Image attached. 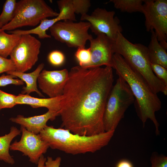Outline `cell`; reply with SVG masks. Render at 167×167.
I'll return each instance as SVG.
<instances>
[{"label": "cell", "instance_id": "cell-1", "mask_svg": "<svg viewBox=\"0 0 167 167\" xmlns=\"http://www.w3.org/2000/svg\"><path fill=\"white\" fill-rule=\"evenodd\" d=\"M113 81L110 67L71 68L62 96L61 128L84 136L105 132L103 115Z\"/></svg>", "mask_w": 167, "mask_h": 167}, {"label": "cell", "instance_id": "cell-2", "mask_svg": "<svg viewBox=\"0 0 167 167\" xmlns=\"http://www.w3.org/2000/svg\"><path fill=\"white\" fill-rule=\"evenodd\" d=\"M112 67L129 86L135 99L137 113L143 126L148 120H150L155 126L156 134L159 135V124L155 113L161 108V103L157 94L152 91L142 76L119 54H113Z\"/></svg>", "mask_w": 167, "mask_h": 167}, {"label": "cell", "instance_id": "cell-3", "mask_svg": "<svg viewBox=\"0 0 167 167\" xmlns=\"http://www.w3.org/2000/svg\"><path fill=\"white\" fill-rule=\"evenodd\" d=\"M115 131L92 136L74 134L62 128L47 125L39 134L49 147L66 153L76 155L94 153L107 146Z\"/></svg>", "mask_w": 167, "mask_h": 167}, {"label": "cell", "instance_id": "cell-4", "mask_svg": "<svg viewBox=\"0 0 167 167\" xmlns=\"http://www.w3.org/2000/svg\"><path fill=\"white\" fill-rule=\"evenodd\" d=\"M114 54L121 55L129 65L141 75L156 94L167 95V87L156 76L151 67L147 47L140 43L133 44L119 33L113 41Z\"/></svg>", "mask_w": 167, "mask_h": 167}, {"label": "cell", "instance_id": "cell-5", "mask_svg": "<svg viewBox=\"0 0 167 167\" xmlns=\"http://www.w3.org/2000/svg\"><path fill=\"white\" fill-rule=\"evenodd\" d=\"M135 100L128 84L118 76L109 93L105 107L103 121L105 132L115 131L126 110Z\"/></svg>", "mask_w": 167, "mask_h": 167}, {"label": "cell", "instance_id": "cell-6", "mask_svg": "<svg viewBox=\"0 0 167 167\" xmlns=\"http://www.w3.org/2000/svg\"><path fill=\"white\" fill-rule=\"evenodd\" d=\"M54 11L43 0H21L17 2L15 16L0 31H13L24 26H35L48 17H56Z\"/></svg>", "mask_w": 167, "mask_h": 167}, {"label": "cell", "instance_id": "cell-7", "mask_svg": "<svg viewBox=\"0 0 167 167\" xmlns=\"http://www.w3.org/2000/svg\"><path fill=\"white\" fill-rule=\"evenodd\" d=\"M90 25L87 21L64 20L56 22L49 29L51 36L55 40L68 47L85 48L87 41L93 38L88 32Z\"/></svg>", "mask_w": 167, "mask_h": 167}, {"label": "cell", "instance_id": "cell-8", "mask_svg": "<svg viewBox=\"0 0 167 167\" xmlns=\"http://www.w3.org/2000/svg\"><path fill=\"white\" fill-rule=\"evenodd\" d=\"M142 13L148 32L153 30L161 45L167 49V0H145Z\"/></svg>", "mask_w": 167, "mask_h": 167}, {"label": "cell", "instance_id": "cell-9", "mask_svg": "<svg viewBox=\"0 0 167 167\" xmlns=\"http://www.w3.org/2000/svg\"><path fill=\"white\" fill-rule=\"evenodd\" d=\"M41 46V42L31 34L21 35L10 55L15 71L24 72L31 69L38 60Z\"/></svg>", "mask_w": 167, "mask_h": 167}, {"label": "cell", "instance_id": "cell-10", "mask_svg": "<svg viewBox=\"0 0 167 167\" xmlns=\"http://www.w3.org/2000/svg\"><path fill=\"white\" fill-rule=\"evenodd\" d=\"M115 14L114 11L98 7L90 15L87 14L81 15L80 20L89 22L90 28L96 35L103 33L114 41L118 34L122 31L120 21L117 16H115Z\"/></svg>", "mask_w": 167, "mask_h": 167}, {"label": "cell", "instance_id": "cell-11", "mask_svg": "<svg viewBox=\"0 0 167 167\" xmlns=\"http://www.w3.org/2000/svg\"><path fill=\"white\" fill-rule=\"evenodd\" d=\"M22 133L20 139L15 141L10 146L12 151H19L28 156L29 161L37 164L40 157L45 153L49 148L48 144L43 140L39 134H36L20 127Z\"/></svg>", "mask_w": 167, "mask_h": 167}, {"label": "cell", "instance_id": "cell-12", "mask_svg": "<svg viewBox=\"0 0 167 167\" xmlns=\"http://www.w3.org/2000/svg\"><path fill=\"white\" fill-rule=\"evenodd\" d=\"M91 60L85 68L99 67L105 65L112 67L113 41L105 34L100 33L90 41Z\"/></svg>", "mask_w": 167, "mask_h": 167}, {"label": "cell", "instance_id": "cell-13", "mask_svg": "<svg viewBox=\"0 0 167 167\" xmlns=\"http://www.w3.org/2000/svg\"><path fill=\"white\" fill-rule=\"evenodd\" d=\"M69 77L66 69L59 70H42L37 79L39 88L49 98L62 95Z\"/></svg>", "mask_w": 167, "mask_h": 167}, {"label": "cell", "instance_id": "cell-14", "mask_svg": "<svg viewBox=\"0 0 167 167\" xmlns=\"http://www.w3.org/2000/svg\"><path fill=\"white\" fill-rule=\"evenodd\" d=\"M58 116H59V112L48 110L42 115L29 117L19 115L10 118V120L19 124L28 131L37 135L47 125V122L49 120H54Z\"/></svg>", "mask_w": 167, "mask_h": 167}, {"label": "cell", "instance_id": "cell-15", "mask_svg": "<svg viewBox=\"0 0 167 167\" xmlns=\"http://www.w3.org/2000/svg\"><path fill=\"white\" fill-rule=\"evenodd\" d=\"M61 98L62 96L54 98H40L31 96L29 95L19 94L17 96L16 101L17 105H28L34 108L44 107L47 108L49 110L59 112Z\"/></svg>", "mask_w": 167, "mask_h": 167}, {"label": "cell", "instance_id": "cell-16", "mask_svg": "<svg viewBox=\"0 0 167 167\" xmlns=\"http://www.w3.org/2000/svg\"><path fill=\"white\" fill-rule=\"evenodd\" d=\"M44 66L43 63H41L34 71L30 73H27L16 71H10L6 73L8 74L19 78L26 83V86L23 87L21 94L29 95L32 92H36L40 96L44 97V96L37 89V81Z\"/></svg>", "mask_w": 167, "mask_h": 167}, {"label": "cell", "instance_id": "cell-17", "mask_svg": "<svg viewBox=\"0 0 167 167\" xmlns=\"http://www.w3.org/2000/svg\"><path fill=\"white\" fill-rule=\"evenodd\" d=\"M150 32L151 39L147 47L150 62L160 65L167 69L166 49L160 44L154 31L152 30Z\"/></svg>", "mask_w": 167, "mask_h": 167}, {"label": "cell", "instance_id": "cell-18", "mask_svg": "<svg viewBox=\"0 0 167 167\" xmlns=\"http://www.w3.org/2000/svg\"><path fill=\"white\" fill-rule=\"evenodd\" d=\"M66 17L62 11H60L58 15L52 19L47 18L42 20L40 24L36 28L27 30H16L8 32L10 34L19 35L24 34H35L40 39L50 38L51 36L47 34L46 31L56 22L61 20H66Z\"/></svg>", "mask_w": 167, "mask_h": 167}, {"label": "cell", "instance_id": "cell-19", "mask_svg": "<svg viewBox=\"0 0 167 167\" xmlns=\"http://www.w3.org/2000/svg\"><path fill=\"white\" fill-rule=\"evenodd\" d=\"M20 133V130L12 126L9 133L0 136V160L11 165L14 164V160L10 155L9 150L11 141Z\"/></svg>", "mask_w": 167, "mask_h": 167}, {"label": "cell", "instance_id": "cell-20", "mask_svg": "<svg viewBox=\"0 0 167 167\" xmlns=\"http://www.w3.org/2000/svg\"><path fill=\"white\" fill-rule=\"evenodd\" d=\"M21 37V35L0 31V55L6 58L10 55Z\"/></svg>", "mask_w": 167, "mask_h": 167}, {"label": "cell", "instance_id": "cell-21", "mask_svg": "<svg viewBox=\"0 0 167 167\" xmlns=\"http://www.w3.org/2000/svg\"><path fill=\"white\" fill-rule=\"evenodd\" d=\"M143 0H110L114 7L122 12L132 13H142Z\"/></svg>", "mask_w": 167, "mask_h": 167}, {"label": "cell", "instance_id": "cell-22", "mask_svg": "<svg viewBox=\"0 0 167 167\" xmlns=\"http://www.w3.org/2000/svg\"><path fill=\"white\" fill-rule=\"evenodd\" d=\"M16 4L15 0H6L5 2L2 12L0 15V24L2 27L7 24L14 18Z\"/></svg>", "mask_w": 167, "mask_h": 167}, {"label": "cell", "instance_id": "cell-23", "mask_svg": "<svg viewBox=\"0 0 167 167\" xmlns=\"http://www.w3.org/2000/svg\"><path fill=\"white\" fill-rule=\"evenodd\" d=\"M57 2L59 11L64 13L67 19V20L74 22L77 21L72 0H60Z\"/></svg>", "mask_w": 167, "mask_h": 167}, {"label": "cell", "instance_id": "cell-24", "mask_svg": "<svg viewBox=\"0 0 167 167\" xmlns=\"http://www.w3.org/2000/svg\"><path fill=\"white\" fill-rule=\"evenodd\" d=\"M75 55L79 62V66L82 67H86L90 62L91 54L89 48H78Z\"/></svg>", "mask_w": 167, "mask_h": 167}, {"label": "cell", "instance_id": "cell-25", "mask_svg": "<svg viewBox=\"0 0 167 167\" xmlns=\"http://www.w3.org/2000/svg\"><path fill=\"white\" fill-rule=\"evenodd\" d=\"M17 96L8 93L0 90V108H10L17 105Z\"/></svg>", "mask_w": 167, "mask_h": 167}, {"label": "cell", "instance_id": "cell-26", "mask_svg": "<svg viewBox=\"0 0 167 167\" xmlns=\"http://www.w3.org/2000/svg\"><path fill=\"white\" fill-rule=\"evenodd\" d=\"M75 14L81 15L87 14L91 6L89 0H72Z\"/></svg>", "mask_w": 167, "mask_h": 167}, {"label": "cell", "instance_id": "cell-27", "mask_svg": "<svg viewBox=\"0 0 167 167\" xmlns=\"http://www.w3.org/2000/svg\"><path fill=\"white\" fill-rule=\"evenodd\" d=\"M150 66L156 77L167 87V69L158 64L150 63Z\"/></svg>", "mask_w": 167, "mask_h": 167}, {"label": "cell", "instance_id": "cell-28", "mask_svg": "<svg viewBox=\"0 0 167 167\" xmlns=\"http://www.w3.org/2000/svg\"><path fill=\"white\" fill-rule=\"evenodd\" d=\"M151 167H167V157L159 155L156 152L153 153L150 158Z\"/></svg>", "mask_w": 167, "mask_h": 167}, {"label": "cell", "instance_id": "cell-29", "mask_svg": "<svg viewBox=\"0 0 167 167\" xmlns=\"http://www.w3.org/2000/svg\"><path fill=\"white\" fill-rule=\"evenodd\" d=\"M17 78L11 75L3 74L0 76V87L5 86L10 84L20 85L24 84V82L22 80L15 79Z\"/></svg>", "mask_w": 167, "mask_h": 167}, {"label": "cell", "instance_id": "cell-30", "mask_svg": "<svg viewBox=\"0 0 167 167\" xmlns=\"http://www.w3.org/2000/svg\"><path fill=\"white\" fill-rule=\"evenodd\" d=\"M65 57L64 54L58 50L51 52L48 56V60L50 63L55 66H59L64 62Z\"/></svg>", "mask_w": 167, "mask_h": 167}, {"label": "cell", "instance_id": "cell-31", "mask_svg": "<svg viewBox=\"0 0 167 167\" xmlns=\"http://www.w3.org/2000/svg\"><path fill=\"white\" fill-rule=\"evenodd\" d=\"M15 70V65L10 58L7 59L0 55V74Z\"/></svg>", "mask_w": 167, "mask_h": 167}, {"label": "cell", "instance_id": "cell-32", "mask_svg": "<svg viewBox=\"0 0 167 167\" xmlns=\"http://www.w3.org/2000/svg\"><path fill=\"white\" fill-rule=\"evenodd\" d=\"M61 161V158L58 157L55 159L52 157H47L45 162V167H59Z\"/></svg>", "mask_w": 167, "mask_h": 167}, {"label": "cell", "instance_id": "cell-33", "mask_svg": "<svg viewBox=\"0 0 167 167\" xmlns=\"http://www.w3.org/2000/svg\"><path fill=\"white\" fill-rule=\"evenodd\" d=\"M116 167H134L130 161L126 160H122L119 161L117 164Z\"/></svg>", "mask_w": 167, "mask_h": 167}, {"label": "cell", "instance_id": "cell-34", "mask_svg": "<svg viewBox=\"0 0 167 167\" xmlns=\"http://www.w3.org/2000/svg\"><path fill=\"white\" fill-rule=\"evenodd\" d=\"M46 160L43 155H42L39 159L37 167H45V162Z\"/></svg>", "mask_w": 167, "mask_h": 167}, {"label": "cell", "instance_id": "cell-35", "mask_svg": "<svg viewBox=\"0 0 167 167\" xmlns=\"http://www.w3.org/2000/svg\"><path fill=\"white\" fill-rule=\"evenodd\" d=\"M1 28H2V26L0 24V29H1Z\"/></svg>", "mask_w": 167, "mask_h": 167}, {"label": "cell", "instance_id": "cell-36", "mask_svg": "<svg viewBox=\"0 0 167 167\" xmlns=\"http://www.w3.org/2000/svg\"><path fill=\"white\" fill-rule=\"evenodd\" d=\"M1 109L0 108V110Z\"/></svg>", "mask_w": 167, "mask_h": 167}]
</instances>
